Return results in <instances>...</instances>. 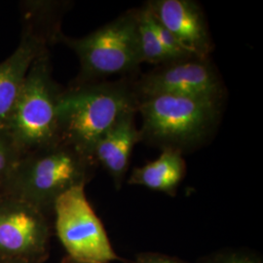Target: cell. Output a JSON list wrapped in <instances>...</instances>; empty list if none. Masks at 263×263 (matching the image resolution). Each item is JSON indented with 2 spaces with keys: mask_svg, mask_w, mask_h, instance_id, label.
Here are the masks:
<instances>
[{
  "mask_svg": "<svg viewBox=\"0 0 263 263\" xmlns=\"http://www.w3.org/2000/svg\"><path fill=\"white\" fill-rule=\"evenodd\" d=\"M139 99L126 83L86 87L60 96L57 115L60 137L92 159L95 145L123 117L138 112Z\"/></svg>",
  "mask_w": 263,
  "mask_h": 263,
  "instance_id": "obj_1",
  "label": "cell"
},
{
  "mask_svg": "<svg viewBox=\"0 0 263 263\" xmlns=\"http://www.w3.org/2000/svg\"><path fill=\"white\" fill-rule=\"evenodd\" d=\"M220 102L160 95L139 100L141 139L181 151L197 144L215 127Z\"/></svg>",
  "mask_w": 263,
  "mask_h": 263,
  "instance_id": "obj_2",
  "label": "cell"
},
{
  "mask_svg": "<svg viewBox=\"0 0 263 263\" xmlns=\"http://www.w3.org/2000/svg\"><path fill=\"white\" fill-rule=\"evenodd\" d=\"M92 160L73 147L50 146L48 151L16 167L9 179L8 194L27 201L43 212L68 189L85 184L88 162Z\"/></svg>",
  "mask_w": 263,
  "mask_h": 263,
  "instance_id": "obj_3",
  "label": "cell"
},
{
  "mask_svg": "<svg viewBox=\"0 0 263 263\" xmlns=\"http://www.w3.org/2000/svg\"><path fill=\"white\" fill-rule=\"evenodd\" d=\"M60 96L49 74L46 60L30 66L10 119L8 131L24 147H50L60 137L57 106Z\"/></svg>",
  "mask_w": 263,
  "mask_h": 263,
  "instance_id": "obj_4",
  "label": "cell"
},
{
  "mask_svg": "<svg viewBox=\"0 0 263 263\" xmlns=\"http://www.w3.org/2000/svg\"><path fill=\"white\" fill-rule=\"evenodd\" d=\"M87 77L128 73L141 64L137 10L129 11L94 32L68 40Z\"/></svg>",
  "mask_w": 263,
  "mask_h": 263,
  "instance_id": "obj_5",
  "label": "cell"
},
{
  "mask_svg": "<svg viewBox=\"0 0 263 263\" xmlns=\"http://www.w3.org/2000/svg\"><path fill=\"white\" fill-rule=\"evenodd\" d=\"M53 210L57 235L73 262L109 263L119 257L85 194V184L57 198Z\"/></svg>",
  "mask_w": 263,
  "mask_h": 263,
  "instance_id": "obj_6",
  "label": "cell"
},
{
  "mask_svg": "<svg viewBox=\"0 0 263 263\" xmlns=\"http://www.w3.org/2000/svg\"><path fill=\"white\" fill-rule=\"evenodd\" d=\"M50 228L44 214L21 198L0 197V257L39 262L47 253Z\"/></svg>",
  "mask_w": 263,
  "mask_h": 263,
  "instance_id": "obj_7",
  "label": "cell"
},
{
  "mask_svg": "<svg viewBox=\"0 0 263 263\" xmlns=\"http://www.w3.org/2000/svg\"><path fill=\"white\" fill-rule=\"evenodd\" d=\"M138 99L169 95L220 102L222 86L208 59L186 58L162 65L134 88Z\"/></svg>",
  "mask_w": 263,
  "mask_h": 263,
  "instance_id": "obj_8",
  "label": "cell"
},
{
  "mask_svg": "<svg viewBox=\"0 0 263 263\" xmlns=\"http://www.w3.org/2000/svg\"><path fill=\"white\" fill-rule=\"evenodd\" d=\"M146 6L186 53L198 59H208L213 50V42L205 15L196 2L154 0Z\"/></svg>",
  "mask_w": 263,
  "mask_h": 263,
  "instance_id": "obj_9",
  "label": "cell"
},
{
  "mask_svg": "<svg viewBox=\"0 0 263 263\" xmlns=\"http://www.w3.org/2000/svg\"><path fill=\"white\" fill-rule=\"evenodd\" d=\"M136 113L126 114L97 142L92 152V159L97 160L107 171L117 188L121 186L129 168L133 148L141 140L135 123Z\"/></svg>",
  "mask_w": 263,
  "mask_h": 263,
  "instance_id": "obj_10",
  "label": "cell"
},
{
  "mask_svg": "<svg viewBox=\"0 0 263 263\" xmlns=\"http://www.w3.org/2000/svg\"><path fill=\"white\" fill-rule=\"evenodd\" d=\"M38 56L37 43L33 39H26L0 64V130L8 129L21 89Z\"/></svg>",
  "mask_w": 263,
  "mask_h": 263,
  "instance_id": "obj_11",
  "label": "cell"
},
{
  "mask_svg": "<svg viewBox=\"0 0 263 263\" xmlns=\"http://www.w3.org/2000/svg\"><path fill=\"white\" fill-rule=\"evenodd\" d=\"M185 169L181 151L166 147L157 159L133 170L128 183L174 195L183 179Z\"/></svg>",
  "mask_w": 263,
  "mask_h": 263,
  "instance_id": "obj_12",
  "label": "cell"
},
{
  "mask_svg": "<svg viewBox=\"0 0 263 263\" xmlns=\"http://www.w3.org/2000/svg\"><path fill=\"white\" fill-rule=\"evenodd\" d=\"M138 42L141 64L165 65L174 62L168 52L162 46L151 24V13L144 5L137 10Z\"/></svg>",
  "mask_w": 263,
  "mask_h": 263,
  "instance_id": "obj_13",
  "label": "cell"
},
{
  "mask_svg": "<svg viewBox=\"0 0 263 263\" xmlns=\"http://www.w3.org/2000/svg\"><path fill=\"white\" fill-rule=\"evenodd\" d=\"M15 169L16 165L12 160L7 145L0 140V183L7 181Z\"/></svg>",
  "mask_w": 263,
  "mask_h": 263,
  "instance_id": "obj_14",
  "label": "cell"
},
{
  "mask_svg": "<svg viewBox=\"0 0 263 263\" xmlns=\"http://www.w3.org/2000/svg\"><path fill=\"white\" fill-rule=\"evenodd\" d=\"M204 263H261L257 257L244 253L218 254Z\"/></svg>",
  "mask_w": 263,
  "mask_h": 263,
  "instance_id": "obj_15",
  "label": "cell"
},
{
  "mask_svg": "<svg viewBox=\"0 0 263 263\" xmlns=\"http://www.w3.org/2000/svg\"><path fill=\"white\" fill-rule=\"evenodd\" d=\"M135 263H185L177 258L158 254H141Z\"/></svg>",
  "mask_w": 263,
  "mask_h": 263,
  "instance_id": "obj_16",
  "label": "cell"
},
{
  "mask_svg": "<svg viewBox=\"0 0 263 263\" xmlns=\"http://www.w3.org/2000/svg\"><path fill=\"white\" fill-rule=\"evenodd\" d=\"M0 263H39L31 260H26V259H17V258H1L0 257Z\"/></svg>",
  "mask_w": 263,
  "mask_h": 263,
  "instance_id": "obj_17",
  "label": "cell"
},
{
  "mask_svg": "<svg viewBox=\"0 0 263 263\" xmlns=\"http://www.w3.org/2000/svg\"><path fill=\"white\" fill-rule=\"evenodd\" d=\"M74 263H77V262H74Z\"/></svg>",
  "mask_w": 263,
  "mask_h": 263,
  "instance_id": "obj_18",
  "label": "cell"
}]
</instances>
